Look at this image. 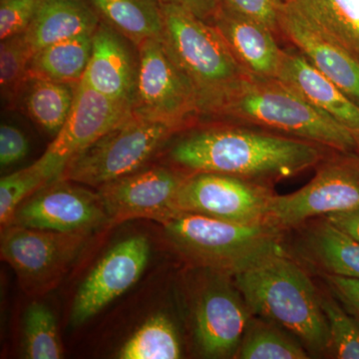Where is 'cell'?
Returning <instances> with one entry per match:
<instances>
[{
  "label": "cell",
  "mask_w": 359,
  "mask_h": 359,
  "mask_svg": "<svg viewBox=\"0 0 359 359\" xmlns=\"http://www.w3.org/2000/svg\"><path fill=\"white\" fill-rule=\"evenodd\" d=\"M323 146L245 125L195 130L174 144L169 158L191 173H219L250 181H278L325 159Z\"/></svg>",
  "instance_id": "6da1fadb"
},
{
  "label": "cell",
  "mask_w": 359,
  "mask_h": 359,
  "mask_svg": "<svg viewBox=\"0 0 359 359\" xmlns=\"http://www.w3.org/2000/svg\"><path fill=\"white\" fill-rule=\"evenodd\" d=\"M233 276L250 311L287 330L311 353L330 349L320 294L304 269L280 249Z\"/></svg>",
  "instance_id": "7a4b0ae2"
},
{
  "label": "cell",
  "mask_w": 359,
  "mask_h": 359,
  "mask_svg": "<svg viewBox=\"0 0 359 359\" xmlns=\"http://www.w3.org/2000/svg\"><path fill=\"white\" fill-rule=\"evenodd\" d=\"M302 139L339 153H359V139L278 78L248 75L218 117Z\"/></svg>",
  "instance_id": "3957f363"
},
{
  "label": "cell",
  "mask_w": 359,
  "mask_h": 359,
  "mask_svg": "<svg viewBox=\"0 0 359 359\" xmlns=\"http://www.w3.org/2000/svg\"><path fill=\"white\" fill-rule=\"evenodd\" d=\"M162 9L165 43L195 89L200 115L218 117L249 73L211 23L177 4Z\"/></svg>",
  "instance_id": "277c9868"
},
{
  "label": "cell",
  "mask_w": 359,
  "mask_h": 359,
  "mask_svg": "<svg viewBox=\"0 0 359 359\" xmlns=\"http://www.w3.org/2000/svg\"><path fill=\"white\" fill-rule=\"evenodd\" d=\"M170 242L194 263L235 275L259 257L280 249L282 231L266 224H240L179 212L161 224Z\"/></svg>",
  "instance_id": "5b68a950"
},
{
  "label": "cell",
  "mask_w": 359,
  "mask_h": 359,
  "mask_svg": "<svg viewBox=\"0 0 359 359\" xmlns=\"http://www.w3.org/2000/svg\"><path fill=\"white\" fill-rule=\"evenodd\" d=\"M177 132L169 125L131 114L73 156L59 179L99 188L142 169Z\"/></svg>",
  "instance_id": "8992f818"
},
{
  "label": "cell",
  "mask_w": 359,
  "mask_h": 359,
  "mask_svg": "<svg viewBox=\"0 0 359 359\" xmlns=\"http://www.w3.org/2000/svg\"><path fill=\"white\" fill-rule=\"evenodd\" d=\"M132 114L178 129L200 117L197 94L164 39L139 45Z\"/></svg>",
  "instance_id": "52a82bcc"
},
{
  "label": "cell",
  "mask_w": 359,
  "mask_h": 359,
  "mask_svg": "<svg viewBox=\"0 0 359 359\" xmlns=\"http://www.w3.org/2000/svg\"><path fill=\"white\" fill-rule=\"evenodd\" d=\"M359 207V153L323 163L306 185L287 195H273L266 224L283 231L309 219Z\"/></svg>",
  "instance_id": "ba28073f"
},
{
  "label": "cell",
  "mask_w": 359,
  "mask_h": 359,
  "mask_svg": "<svg viewBox=\"0 0 359 359\" xmlns=\"http://www.w3.org/2000/svg\"><path fill=\"white\" fill-rule=\"evenodd\" d=\"M88 236L8 224L2 228L0 254L25 292L43 294L60 283Z\"/></svg>",
  "instance_id": "9c48e42d"
},
{
  "label": "cell",
  "mask_w": 359,
  "mask_h": 359,
  "mask_svg": "<svg viewBox=\"0 0 359 359\" xmlns=\"http://www.w3.org/2000/svg\"><path fill=\"white\" fill-rule=\"evenodd\" d=\"M275 194L259 182L219 173H190L178 196L179 212L240 224H266Z\"/></svg>",
  "instance_id": "30bf717a"
},
{
  "label": "cell",
  "mask_w": 359,
  "mask_h": 359,
  "mask_svg": "<svg viewBox=\"0 0 359 359\" xmlns=\"http://www.w3.org/2000/svg\"><path fill=\"white\" fill-rule=\"evenodd\" d=\"M190 174L168 167L138 170L99 187L109 226L130 219L164 223L179 214L178 196Z\"/></svg>",
  "instance_id": "8fae6325"
},
{
  "label": "cell",
  "mask_w": 359,
  "mask_h": 359,
  "mask_svg": "<svg viewBox=\"0 0 359 359\" xmlns=\"http://www.w3.org/2000/svg\"><path fill=\"white\" fill-rule=\"evenodd\" d=\"M59 179L42 187L21 203L11 224L87 235L109 226L98 192Z\"/></svg>",
  "instance_id": "7c38bea8"
},
{
  "label": "cell",
  "mask_w": 359,
  "mask_h": 359,
  "mask_svg": "<svg viewBox=\"0 0 359 359\" xmlns=\"http://www.w3.org/2000/svg\"><path fill=\"white\" fill-rule=\"evenodd\" d=\"M150 257L143 236L118 243L104 255L80 285L73 302L71 323L79 327L100 313L140 280Z\"/></svg>",
  "instance_id": "4fadbf2b"
},
{
  "label": "cell",
  "mask_w": 359,
  "mask_h": 359,
  "mask_svg": "<svg viewBox=\"0 0 359 359\" xmlns=\"http://www.w3.org/2000/svg\"><path fill=\"white\" fill-rule=\"evenodd\" d=\"M131 114L130 108L110 100L80 81L65 124L40 158L58 180L73 156Z\"/></svg>",
  "instance_id": "5bb4252c"
},
{
  "label": "cell",
  "mask_w": 359,
  "mask_h": 359,
  "mask_svg": "<svg viewBox=\"0 0 359 359\" xmlns=\"http://www.w3.org/2000/svg\"><path fill=\"white\" fill-rule=\"evenodd\" d=\"M238 290L217 280L201 295L195 313V337L207 358H231L244 339L250 309Z\"/></svg>",
  "instance_id": "9a60e30c"
},
{
  "label": "cell",
  "mask_w": 359,
  "mask_h": 359,
  "mask_svg": "<svg viewBox=\"0 0 359 359\" xmlns=\"http://www.w3.org/2000/svg\"><path fill=\"white\" fill-rule=\"evenodd\" d=\"M283 33L309 62L359 105V58L306 20L287 0L280 20Z\"/></svg>",
  "instance_id": "2e32d148"
},
{
  "label": "cell",
  "mask_w": 359,
  "mask_h": 359,
  "mask_svg": "<svg viewBox=\"0 0 359 359\" xmlns=\"http://www.w3.org/2000/svg\"><path fill=\"white\" fill-rule=\"evenodd\" d=\"M91 39V55L81 81L131 109L137 67L122 35L101 20Z\"/></svg>",
  "instance_id": "e0dca14e"
},
{
  "label": "cell",
  "mask_w": 359,
  "mask_h": 359,
  "mask_svg": "<svg viewBox=\"0 0 359 359\" xmlns=\"http://www.w3.org/2000/svg\"><path fill=\"white\" fill-rule=\"evenodd\" d=\"M212 25L249 74L264 78L278 76L285 49L280 48L276 33L268 26L224 6Z\"/></svg>",
  "instance_id": "ac0fdd59"
},
{
  "label": "cell",
  "mask_w": 359,
  "mask_h": 359,
  "mask_svg": "<svg viewBox=\"0 0 359 359\" xmlns=\"http://www.w3.org/2000/svg\"><path fill=\"white\" fill-rule=\"evenodd\" d=\"M278 80L344 125L359 139V105L299 51H283Z\"/></svg>",
  "instance_id": "d6986e66"
},
{
  "label": "cell",
  "mask_w": 359,
  "mask_h": 359,
  "mask_svg": "<svg viewBox=\"0 0 359 359\" xmlns=\"http://www.w3.org/2000/svg\"><path fill=\"white\" fill-rule=\"evenodd\" d=\"M100 22L87 0H43L23 33L35 54L57 42L92 36Z\"/></svg>",
  "instance_id": "ffe728a7"
},
{
  "label": "cell",
  "mask_w": 359,
  "mask_h": 359,
  "mask_svg": "<svg viewBox=\"0 0 359 359\" xmlns=\"http://www.w3.org/2000/svg\"><path fill=\"white\" fill-rule=\"evenodd\" d=\"M302 224L295 252L304 263L323 275L359 278V243L325 218Z\"/></svg>",
  "instance_id": "44dd1931"
},
{
  "label": "cell",
  "mask_w": 359,
  "mask_h": 359,
  "mask_svg": "<svg viewBox=\"0 0 359 359\" xmlns=\"http://www.w3.org/2000/svg\"><path fill=\"white\" fill-rule=\"evenodd\" d=\"M104 22L138 47L164 39L165 21L159 0H87Z\"/></svg>",
  "instance_id": "7402d4cb"
},
{
  "label": "cell",
  "mask_w": 359,
  "mask_h": 359,
  "mask_svg": "<svg viewBox=\"0 0 359 359\" xmlns=\"http://www.w3.org/2000/svg\"><path fill=\"white\" fill-rule=\"evenodd\" d=\"M78 84L30 77L20 100L25 114L46 133L58 134L74 103Z\"/></svg>",
  "instance_id": "603a6c76"
},
{
  "label": "cell",
  "mask_w": 359,
  "mask_h": 359,
  "mask_svg": "<svg viewBox=\"0 0 359 359\" xmlns=\"http://www.w3.org/2000/svg\"><path fill=\"white\" fill-rule=\"evenodd\" d=\"M330 39L359 58V0H290Z\"/></svg>",
  "instance_id": "cb8c5ba5"
},
{
  "label": "cell",
  "mask_w": 359,
  "mask_h": 359,
  "mask_svg": "<svg viewBox=\"0 0 359 359\" xmlns=\"http://www.w3.org/2000/svg\"><path fill=\"white\" fill-rule=\"evenodd\" d=\"M91 37L65 40L40 49L30 61V77L79 84L91 55Z\"/></svg>",
  "instance_id": "d4e9b609"
},
{
  "label": "cell",
  "mask_w": 359,
  "mask_h": 359,
  "mask_svg": "<svg viewBox=\"0 0 359 359\" xmlns=\"http://www.w3.org/2000/svg\"><path fill=\"white\" fill-rule=\"evenodd\" d=\"M181 344L174 323L164 314L146 320L118 353L121 359H177Z\"/></svg>",
  "instance_id": "484cf974"
},
{
  "label": "cell",
  "mask_w": 359,
  "mask_h": 359,
  "mask_svg": "<svg viewBox=\"0 0 359 359\" xmlns=\"http://www.w3.org/2000/svg\"><path fill=\"white\" fill-rule=\"evenodd\" d=\"M278 327L269 320H250L238 348V358H309V353L302 344Z\"/></svg>",
  "instance_id": "4316f807"
},
{
  "label": "cell",
  "mask_w": 359,
  "mask_h": 359,
  "mask_svg": "<svg viewBox=\"0 0 359 359\" xmlns=\"http://www.w3.org/2000/svg\"><path fill=\"white\" fill-rule=\"evenodd\" d=\"M23 351L29 359H59L65 348L55 316L48 306L34 302L26 309L23 318Z\"/></svg>",
  "instance_id": "83f0119b"
},
{
  "label": "cell",
  "mask_w": 359,
  "mask_h": 359,
  "mask_svg": "<svg viewBox=\"0 0 359 359\" xmlns=\"http://www.w3.org/2000/svg\"><path fill=\"white\" fill-rule=\"evenodd\" d=\"M34 55L25 33L1 40L0 44V89L2 104L13 109L29 80L30 61Z\"/></svg>",
  "instance_id": "f1b7e54d"
},
{
  "label": "cell",
  "mask_w": 359,
  "mask_h": 359,
  "mask_svg": "<svg viewBox=\"0 0 359 359\" xmlns=\"http://www.w3.org/2000/svg\"><path fill=\"white\" fill-rule=\"evenodd\" d=\"M55 180V175L41 158L29 167L2 177L0 181V224L2 228L11 224L21 203Z\"/></svg>",
  "instance_id": "f546056e"
},
{
  "label": "cell",
  "mask_w": 359,
  "mask_h": 359,
  "mask_svg": "<svg viewBox=\"0 0 359 359\" xmlns=\"http://www.w3.org/2000/svg\"><path fill=\"white\" fill-rule=\"evenodd\" d=\"M330 330V349L335 358L359 359V318L342 308L332 295L320 294Z\"/></svg>",
  "instance_id": "4dcf8cb0"
},
{
  "label": "cell",
  "mask_w": 359,
  "mask_h": 359,
  "mask_svg": "<svg viewBox=\"0 0 359 359\" xmlns=\"http://www.w3.org/2000/svg\"><path fill=\"white\" fill-rule=\"evenodd\" d=\"M43 0H0V39L27 29Z\"/></svg>",
  "instance_id": "1f68e13d"
},
{
  "label": "cell",
  "mask_w": 359,
  "mask_h": 359,
  "mask_svg": "<svg viewBox=\"0 0 359 359\" xmlns=\"http://www.w3.org/2000/svg\"><path fill=\"white\" fill-rule=\"evenodd\" d=\"M287 0H222V4L233 13L259 21L276 34L280 33V20Z\"/></svg>",
  "instance_id": "d6a6232c"
},
{
  "label": "cell",
  "mask_w": 359,
  "mask_h": 359,
  "mask_svg": "<svg viewBox=\"0 0 359 359\" xmlns=\"http://www.w3.org/2000/svg\"><path fill=\"white\" fill-rule=\"evenodd\" d=\"M29 143L25 133L14 125L2 123L0 127V165L11 167L25 159Z\"/></svg>",
  "instance_id": "836d02e7"
},
{
  "label": "cell",
  "mask_w": 359,
  "mask_h": 359,
  "mask_svg": "<svg viewBox=\"0 0 359 359\" xmlns=\"http://www.w3.org/2000/svg\"><path fill=\"white\" fill-rule=\"evenodd\" d=\"M332 295L348 313L359 318V278L323 275Z\"/></svg>",
  "instance_id": "e575fe53"
},
{
  "label": "cell",
  "mask_w": 359,
  "mask_h": 359,
  "mask_svg": "<svg viewBox=\"0 0 359 359\" xmlns=\"http://www.w3.org/2000/svg\"><path fill=\"white\" fill-rule=\"evenodd\" d=\"M159 1L162 4H171L185 7L201 20L211 25L223 6L222 0H159Z\"/></svg>",
  "instance_id": "d590c367"
},
{
  "label": "cell",
  "mask_w": 359,
  "mask_h": 359,
  "mask_svg": "<svg viewBox=\"0 0 359 359\" xmlns=\"http://www.w3.org/2000/svg\"><path fill=\"white\" fill-rule=\"evenodd\" d=\"M323 218L327 219L337 230L359 243V207L332 212Z\"/></svg>",
  "instance_id": "8d00e7d4"
}]
</instances>
